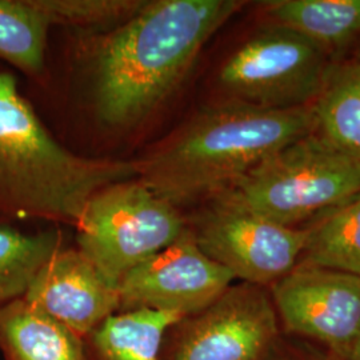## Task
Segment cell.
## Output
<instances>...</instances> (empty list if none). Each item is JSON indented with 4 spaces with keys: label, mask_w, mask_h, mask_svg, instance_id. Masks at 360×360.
Listing matches in <instances>:
<instances>
[{
    "label": "cell",
    "mask_w": 360,
    "mask_h": 360,
    "mask_svg": "<svg viewBox=\"0 0 360 360\" xmlns=\"http://www.w3.org/2000/svg\"><path fill=\"white\" fill-rule=\"evenodd\" d=\"M242 6L236 0H148L96 46V115L111 129H131L151 115L179 89L207 41Z\"/></svg>",
    "instance_id": "1"
},
{
    "label": "cell",
    "mask_w": 360,
    "mask_h": 360,
    "mask_svg": "<svg viewBox=\"0 0 360 360\" xmlns=\"http://www.w3.org/2000/svg\"><path fill=\"white\" fill-rule=\"evenodd\" d=\"M315 129L312 104L269 110L226 99L196 112L135 160L138 179L178 208L202 202Z\"/></svg>",
    "instance_id": "2"
},
{
    "label": "cell",
    "mask_w": 360,
    "mask_h": 360,
    "mask_svg": "<svg viewBox=\"0 0 360 360\" xmlns=\"http://www.w3.org/2000/svg\"><path fill=\"white\" fill-rule=\"evenodd\" d=\"M134 178L135 162L86 158L58 143L15 72L0 65V226L46 220L77 227L95 193Z\"/></svg>",
    "instance_id": "3"
},
{
    "label": "cell",
    "mask_w": 360,
    "mask_h": 360,
    "mask_svg": "<svg viewBox=\"0 0 360 360\" xmlns=\"http://www.w3.org/2000/svg\"><path fill=\"white\" fill-rule=\"evenodd\" d=\"M231 188L262 215L294 227L360 193V162L318 134L285 146Z\"/></svg>",
    "instance_id": "4"
},
{
    "label": "cell",
    "mask_w": 360,
    "mask_h": 360,
    "mask_svg": "<svg viewBox=\"0 0 360 360\" xmlns=\"http://www.w3.org/2000/svg\"><path fill=\"white\" fill-rule=\"evenodd\" d=\"M77 230V248L119 284L129 271L178 240L187 220L178 207L134 178L95 193Z\"/></svg>",
    "instance_id": "5"
},
{
    "label": "cell",
    "mask_w": 360,
    "mask_h": 360,
    "mask_svg": "<svg viewBox=\"0 0 360 360\" xmlns=\"http://www.w3.org/2000/svg\"><path fill=\"white\" fill-rule=\"evenodd\" d=\"M187 230L207 257L245 283L269 285L294 270L307 229L283 226L224 188L199 202Z\"/></svg>",
    "instance_id": "6"
},
{
    "label": "cell",
    "mask_w": 360,
    "mask_h": 360,
    "mask_svg": "<svg viewBox=\"0 0 360 360\" xmlns=\"http://www.w3.org/2000/svg\"><path fill=\"white\" fill-rule=\"evenodd\" d=\"M328 53L295 31L270 25L242 43L219 68L227 101L269 110L315 102L330 70Z\"/></svg>",
    "instance_id": "7"
},
{
    "label": "cell",
    "mask_w": 360,
    "mask_h": 360,
    "mask_svg": "<svg viewBox=\"0 0 360 360\" xmlns=\"http://www.w3.org/2000/svg\"><path fill=\"white\" fill-rule=\"evenodd\" d=\"M278 338V314L263 285L231 284L206 309L163 333L158 360H264Z\"/></svg>",
    "instance_id": "8"
},
{
    "label": "cell",
    "mask_w": 360,
    "mask_h": 360,
    "mask_svg": "<svg viewBox=\"0 0 360 360\" xmlns=\"http://www.w3.org/2000/svg\"><path fill=\"white\" fill-rule=\"evenodd\" d=\"M233 281L186 230L178 240L120 279L119 312L147 309L184 318L206 309Z\"/></svg>",
    "instance_id": "9"
},
{
    "label": "cell",
    "mask_w": 360,
    "mask_h": 360,
    "mask_svg": "<svg viewBox=\"0 0 360 360\" xmlns=\"http://www.w3.org/2000/svg\"><path fill=\"white\" fill-rule=\"evenodd\" d=\"M284 327L314 338L347 358L360 336V275L296 266L271 284Z\"/></svg>",
    "instance_id": "10"
},
{
    "label": "cell",
    "mask_w": 360,
    "mask_h": 360,
    "mask_svg": "<svg viewBox=\"0 0 360 360\" xmlns=\"http://www.w3.org/2000/svg\"><path fill=\"white\" fill-rule=\"evenodd\" d=\"M23 299L82 339L119 312L117 284L79 248L56 251Z\"/></svg>",
    "instance_id": "11"
},
{
    "label": "cell",
    "mask_w": 360,
    "mask_h": 360,
    "mask_svg": "<svg viewBox=\"0 0 360 360\" xmlns=\"http://www.w3.org/2000/svg\"><path fill=\"white\" fill-rule=\"evenodd\" d=\"M0 352L4 360H87L82 338L23 297L0 306Z\"/></svg>",
    "instance_id": "12"
},
{
    "label": "cell",
    "mask_w": 360,
    "mask_h": 360,
    "mask_svg": "<svg viewBox=\"0 0 360 360\" xmlns=\"http://www.w3.org/2000/svg\"><path fill=\"white\" fill-rule=\"evenodd\" d=\"M272 23L339 50L360 37V0H275L264 3Z\"/></svg>",
    "instance_id": "13"
},
{
    "label": "cell",
    "mask_w": 360,
    "mask_h": 360,
    "mask_svg": "<svg viewBox=\"0 0 360 360\" xmlns=\"http://www.w3.org/2000/svg\"><path fill=\"white\" fill-rule=\"evenodd\" d=\"M318 134L360 162V65H331L312 103Z\"/></svg>",
    "instance_id": "14"
},
{
    "label": "cell",
    "mask_w": 360,
    "mask_h": 360,
    "mask_svg": "<svg viewBox=\"0 0 360 360\" xmlns=\"http://www.w3.org/2000/svg\"><path fill=\"white\" fill-rule=\"evenodd\" d=\"M179 319L147 309L117 312L83 339L87 360H158L165 330Z\"/></svg>",
    "instance_id": "15"
},
{
    "label": "cell",
    "mask_w": 360,
    "mask_h": 360,
    "mask_svg": "<svg viewBox=\"0 0 360 360\" xmlns=\"http://www.w3.org/2000/svg\"><path fill=\"white\" fill-rule=\"evenodd\" d=\"M296 266L360 275V193L323 212L307 229Z\"/></svg>",
    "instance_id": "16"
},
{
    "label": "cell",
    "mask_w": 360,
    "mask_h": 360,
    "mask_svg": "<svg viewBox=\"0 0 360 360\" xmlns=\"http://www.w3.org/2000/svg\"><path fill=\"white\" fill-rule=\"evenodd\" d=\"M50 28L34 0H0V62L40 79L46 71Z\"/></svg>",
    "instance_id": "17"
},
{
    "label": "cell",
    "mask_w": 360,
    "mask_h": 360,
    "mask_svg": "<svg viewBox=\"0 0 360 360\" xmlns=\"http://www.w3.org/2000/svg\"><path fill=\"white\" fill-rule=\"evenodd\" d=\"M62 247L58 230L25 233L0 226V306L26 295L39 270Z\"/></svg>",
    "instance_id": "18"
},
{
    "label": "cell",
    "mask_w": 360,
    "mask_h": 360,
    "mask_svg": "<svg viewBox=\"0 0 360 360\" xmlns=\"http://www.w3.org/2000/svg\"><path fill=\"white\" fill-rule=\"evenodd\" d=\"M148 0H34L51 27L105 35L141 13Z\"/></svg>",
    "instance_id": "19"
},
{
    "label": "cell",
    "mask_w": 360,
    "mask_h": 360,
    "mask_svg": "<svg viewBox=\"0 0 360 360\" xmlns=\"http://www.w3.org/2000/svg\"><path fill=\"white\" fill-rule=\"evenodd\" d=\"M348 360H360V336L349 349L347 355Z\"/></svg>",
    "instance_id": "20"
},
{
    "label": "cell",
    "mask_w": 360,
    "mask_h": 360,
    "mask_svg": "<svg viewBox=\"0 0 360 360\" xmlns=\"http://www.w3.org/2000/svg\"><path fill=\"white\" fill-rule=\"evenodd\" d=\"M355 62H356V63H359V65H360V49H359V51H358V59H356V60H355Z\"/></svg>",
    "instance_id": "21"
}]
</instances>
